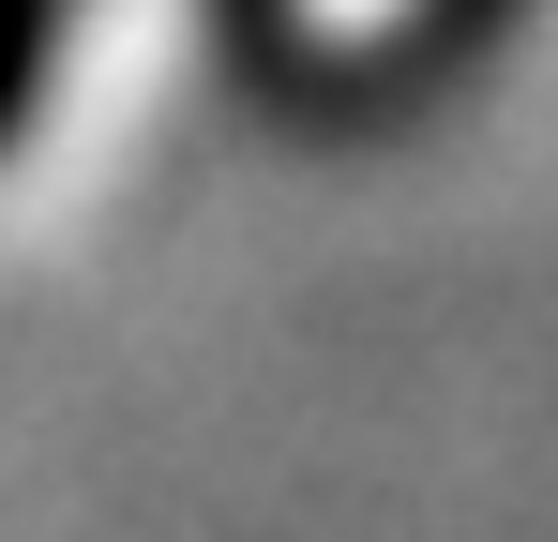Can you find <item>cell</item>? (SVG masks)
I'll return each instance as SVG.
<instances>
[{
  "instance_id": "1",
  "label": "cell",
  "mask_w": 558,
  "mask_h": 542,
  "mask_svg": "<svg viewBox=\"0 0 558 542\" xmlns=\"http://www.w3.org/2000/svg\"><path fill=\"white\" fill-rule=\"evenodd\" d=\"M61 15H76V0H0V136H15V106H31V76H46Z\"/></svg>"
}]
</instances>
